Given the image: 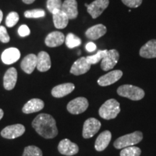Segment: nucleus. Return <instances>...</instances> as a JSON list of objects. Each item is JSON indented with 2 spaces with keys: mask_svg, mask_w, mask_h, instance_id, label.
I'll return each mask as SVG.
<instances>
[{
  "mask_svg": "<svg viewBox=\"0 0 156 156\" xmlns=\"http://www.w3.org/2000/svg\"><path fill=\"white\" fill-rule=\"evenodd\" d=\"M37 56L34 54L27 55L20 64L21 69L27 74H31L36 68Z\"/></svg>",
  "mask_w": 156,
  "mask_h": 156,
  "instance_id": "nucleus-23",
  "label": "nucleus"
},
{
  "mask_svg": "<svg viewBox=\"0 0 156 156\" xmlns=\"http://www.w3.org/2000/svg\"><path fill=\"white\" fill-rule=\"evenodd\" d=\"M23 156H43V153L37 146L30 145L25 147Z\"/></svg>",
  "mask_w": 156,
  "mask_h": 156,
  "instance_id": "nucleus-29",
  "label": "nucleus"
},
{
  "mask_svg": "<svg viewBox=\"0 0 156 156\" xmlns=\"http://www.w3.org/2000/svg\"><path fill=\"white\" fill-rule=\"evenodd\" d=\"M90 67L91 64L87 61L86 57H80L73 63L70 69V73L77 76L83 75L89 71Z\"/></svg>",
  "mask_w": 156,
  "mask_h": 156,
  "instance_id": "nucleus-12",
  "label": "nucleus"
},
{
  "mask_svg": "<svg viewBox=\"0 0 156 156\" xmlns=\"http://www.w3.org/2000/svg\"><path fill=\"white\" fill-rule=\"evenodd\" d=\"M32 126L39 135L45 139H52L58 134V129L54 117L47 114H40L32 122Z\"/></svg>",
  "mask_w": 156,
  "mask_h": 156,
  "instance_id": "nucleus-1",
  "label": "nucleus"
},
{
  "mask_svg": "<svg viewBox=\"0 0 156 156\" xmlns=\"http://www.w3.org/2000/svg\"><path fill=\"white\" fill-rule=\"evenodd\" d=\"M62 6V0H47V2H46V7H47L48 10L51 14L61 10Z\"/></svg>",
  "mask_w": 156,
  "mask_h": 156,
  "instance_id": "nucleus-28",
  "label": "nucleus"
},
{
  "mask_svg": "<svg viewBox=\"0 0 156 156\" xmlns=\"http://www.w3.org/2000/svg\"><path fill=\"white\" fill-rule=\"evenodd\" d=\"M61 10L69 20L77 18L78 15L77 2L76 0H65L62 3Z\"/></svg>",
  "mask_w": 156,
  "mask_h": 156,
  "instance_id": "nucleus-13",
  "label": "nucleus"
},
{
  "mask_svg": "<svg viewBox=\"0 0 156 156\" xmlns=\"http://www.w3.org/2000/svg\"><path fill=\"white\" fill-rule=\"evenodd\" d=\"M112 140V133L108 130H106L98 136L95 142V148L97 151L101 152L104 151L110 143Z\"/></svg>",
  "mask_w": 156,
  "mask_h": 156,
  "instance_id": "nucleus-18",
  "label": "nucleus"
},
{
  "mask_svg": "<svg viewBox=\"0 0 156 156\" xmlns=\"http://www.w3.org/2000/svg\"><path fill=\"white\" fill-rule=\"evenodd\" d=\"M17 80V72L15 67L7 69L4 75V87L7 90H11L15 87Z\"/></svg>",
  "mask_w": 156,
  "mask_h": 156,
  "instance_id": "nucleus-14",
  "label": "nucleus"
},
{
  "mask_svg": "<svg viewBox=\"0 0 156 156\" xmlns=\"http://www.w3.org/2000/svg\"><path fill=\"white\" fill-rule=\"evenodd\" d=\"M20 57V52L17 48H9L2 54V61L5 64H12L18 61Z\"/></svg>",
  "mask_w": 156,
  "mask_h": 156,
  "instance_id": "nucleus-17",
  "label": "nucleus"
},
{
  "mask_svg": "<svg viewBox=\"0 0 156 156\" xmlns=\"http://www.w3.org/2000/svg\"><path fill=\"white\" fill-rule=\"evenodd\" d=\"M142 138H143V134L142 132L136 131L133 133L125 134L119 137L114 142V147L116 149L122 150L123 148L134 146L141 142Z\"/></svg>",
  "mask_w": 156,
  "mask_h": 156,
  "instance_id": "nucleus-3",
  "label": "nucleus"
},
{
  "mask_svg": "<svg viewBox=\"0 0 156 156\" xmlns=\"http://www.w3.org/2000/svg\"><path fill=\"white\" fill-rule=\"evenodd\" d=\"M2 19H3V13H2V12L1 9H0V23H2Z\"/></svg>",
  "mask_w": 156,
  "mask_h": 156,
  "instance_id": "nucleus-38",
  "label": "nucleus"
},
{
  "mask_svg": "<svg viewBox=\"0 0 156 156\" xmlns=\"http://www.w3.org/2000/svg\"><path fill=\"white\" fill-rule=\"evenodd\" d=\"M140 55L145 58H156V40H152L147 41L140 50Z\"/></svg>",
  "mask_w": 156,
  "mask_h": 156,
  "instance_id": "nucleus-21",
  "label": "nucleus"
},
{
  "mask_svg": "<svg viewBox=\"0 0 156 156\" xmlns=\"http://www.w3.org/2000/svg\"><path fill=\"white\" fill-rule=\"evenodd\" d=\"M51 67L50 56L46 51L39 52L37 56L36 68L39 72H46Z\"/></svg>",
  "mask_w": 156,
  "mask_h": 156,
  "instance_id": "nucleus-19",
  "label": "nucleus"
},
{
  "mask_svg": "<svg viewBox=\"0 0 156 156\" xmlns=\"http://www.w3.org/2000/svg\"><path fill=\"white\" fill-rule=\"evenodd\" d=\"M75 85L71 83L61 84V85H56L52 89L51 95L54 98H60L71 93L75 90Z\"/></svg>",
  "mask_w": 156,
  "mask_h": 156,
  "instance_id": "nucleus-16",
  "label": "nucleus"
},
{
  "mask_svg": "<svg viewBox=\"0 0 156 156\" xmlns=\"http://www.w3.org/2000/svg\"><path fill=\"white\" fill-rule=\"evenodd\" d=\"M120 112V103L116 99L112 98L103 103L99 108L98 113L103 119L110 120L116 118Z\"/></svg>",
  "mask_w": 156,
  "mask_h": 156,
  "instance_id": "nucleus-2",
  "label": "nucleus"
},
{
  "mask_svg": "<svg viewBox=\"0 0 156 156\" xmlns=\"http://www.w3.org/2000/svg\"><path fill=\"white\" fill-rule=\"evenodd\" d=\"M89 103L87 98L84 97H78L69 101L67 104V111L72 114H80L85 112L88 108Z\"/></svg>",
  "mask_w": 156,
  "mask_h": 156,
  "instance_id": "nucleus-5",
  "label": "nucleus"
},
{
  "mask_svg": "<svg viewBox=\"0 0 156 156\" xmlns=\"http://www.w3.org/2000/svg\"><path fill=\"white\" fill-rule=\"evenodd\" d=\"M101 124L95 118H89L84 122L83 136L85 139L93 137L101 129Z\"/></svg>",
  "mask_w": 156,
  "mask_h": 156,
  "instance_id": "nucleus-6",
  "label": "nucleus"
},
{
  "mask_svg": "<svg viewBox=\"0 0 156 156\" xmlns=\"http://www.w3.org/2000/svg\"><path fill=\"white\" fill-rule=\"evenodd\" d=\"M53 15V21L54 26L58 29H64L67 26L68 23H69V18L66 15V14L59 10L56 12L54 13Z\"/></svg>",
  "mask_w": 156,
  "mask_h": 156,
  "instance_id": "nucleus-24",
  "label": "nucleus"
},
{
  "mask_svg": "<svg viewBox=\"0 0 156 156\" xmlns=\"http://www.w3.org/2000/svg\"><path fill=\"white\" fill-rule=\"evenodd\" d=\"M44 107V102L39 98H33L28 101L23 107V112L24 114H32V113L40 112Z\"/></svg>",
  "mask_w": 156,
  "mask_h": 156,
  "instance_id": "nucleus-20",
  "label": "nucleus"
},
{
  "mask_svg": "<svg viewBox=\"0 0 156 156\" xmlns=\"http://www.w3.org/2000/svg\"><path fill=\"white\" fill-rule=\"evenodd\" d=\"M123 75L122 71L121 70H113L110 73L106 74V75L101 76L98 80V84L100 86L106 87L108 85H112L117 81L119 80Z\"/></svg>",
  "mask_w": 156,
  "mask_h": 156,
  "instance_id": "nucleus-11",
  "label": "nucleus"
},
{
  "mask_svg": "<svg viewBox=\"0 0 156 156\" xmlns=\"http://www.w3.org/2000/svg\"><path fill=\"white\" fill-rule=\"evenodd\" d=\"M141 149L135 146L123 148L120 152V156H140Z\"/></svg>",
  "mask_w": 156,
  "mask_h": 156,
  "instance_id": "nucleus-26",
  "label": "nucleus"
},
{
  "mask_svg": "<svg viewBox=\"0 0 156 156\" xmlns=\"http://www.w3.org/2000/svg\"><path fill=\"white\" fill-rule=\"evenodd\" d=\"M58 151L62 155L72 156L79 152V147L77 144L71 142L69 139H64L58 143Z\"/></svg>",
  "mask_w": 156,
  "mask_h": 156,
  "instance_id": "nucleus-10",
  "label": "nucleus"
},
{
  "mask_svg": "<svg viewBox=\"0 0 156 156\" xmlns=\"http://www.w3.org/2000/svg\"><path fill=\"white\" fill-rule=\"evenodd\" d=\"M108 50H100L97 52L96 54L93 56H88L86 57L87 61L90 64H95L98 62H99L104 58V56L106 55Z\"/></svg>",
  "mask_w": 156,
  "mask_h": 156,
  "instance_id": "nucleus-27",
  "label": "nucleus"
},
{
  "mask_svg": "<svg viewBox=\"0 0 156 156\" xmlns=\"http://www.w3.org/2000/svg\"><path fill=\"white\" fill-rule=\"evenodd\" d=\"M9 40H10V38H9L7 29L4 26L0 25V41L6 44V43H8Z\"/></svg>",
  "mask_w": 156,
  "mask_h": 156,
  "instance_id": "nucleus-32",
  "label": "nucleus"
},
{
  "mask_svg": "<svg viewBox=\"0 0 156 156\" xmlns=\"http://www.w3.org/2000/svg\"><path fill=\"white\" fill-rule=\"evenodd\" d=\"M19 20V15L17 14L16 12H12L7 16L6 18V25L8 28H12L14 27L17 24Z\"/></svg>",
  "mask_w": 156,
  "mask_h": 156,
  "instance_id": "nucleus-31",
  "label": "nucleus"
},
{
  "mask_svg": "<svg viewBox=\"0 0 156 156\" xmlns=\"http://www.w3.org/2000/svg\"><path fill=\"white\" fill-rule=\"evenodd\" d=\"M30 34V28L26 25H23L18 28V34L21 37L28 36Z\"/></svg>",
  "mask_w": 156,
  "mask_h": 156,
  "instance_id": "nucleus-34",
  "label": "nucleus"
},
{
  "mask_svg": "<svg viewBox=\"0 0 156 156\" xmlns=\"http://www.w3.org/2000/svg\"><path fill=\"white\" fill-rule=\"evenodd\" d=\"M65 41V37L62 32L54 31L50 33L45 39V44L48 47H57Z\"/></svg>",
  "mask_w": 156,
  "mask_h": 156,
  "instance_id": "nucleus-15",
  "label": "nucleus"
},
{
  "mask_svg": "<svg viewBox=\"0 0 156 156\" xmlns=\"http://www.w3.org/2000/svg\"><path fill=\"white\" fill-rule=\"evenodd\" d=\"M36 0H23V2L25 4H28V5H30V4L34 3Z\"/></svg>",
  "mask_w": 156,
  "mask_h": 156,
  "instance_id": "nucleus-36",
  "label": "nucleus"
},
{
  "mask_svg": "<svg viewBox=\"0 0 156 156\" xmlns=\"http://www.w3.org/2000/svg\"><path fill=\"white\" fill-rule=\"evenodd\" d=\"M106 27L103 24H98L90 27L85 32V36L90 40H97L106 34Z\"/></svg>",
  "mask_w": 156,
  "mask_h": 156,
  "instance_id": "nucleus-22",
  "label": "nucleus"
},
{
  "mask_svg": "<svg viewBox=\"0 0 156 156\" xmlns=\"http://www.w3.org/2000/svg\"><path fill=\"white\" fill-rule=\"evenodd\" d=\"M117 93L122 97L127 98L132 101L142 100L145 97V91L139 87L132 85H123L117 89Z\"/></svg>",
  "mask_w": 156,
  "mask_h": 156,
  "instance_id": "nucleus-4",
  "label": "nucleus"
},
{
  "mask_svg": "<svg viewBox=\"0 0 156 156\" xmlns=\"http://www.w3.org/2000/svg\"><path fill=\"white\" fill-rule=\"evenodd\" d=\"M66 46L69 48H73L75 47L80 46L82 44L81 39L79 37L75 36L73 34H68V35L65 38Z\"/></svg>",
  "mask_w": 156,
  "mask_h": 156,
  "instance_id": "nucleus-25",
  "label": "nucleus"
},
{
  "mask_svg": "<svg viewBox=\"0 0 156 156\" xmlns=\"http://www.w3.org/2000/svg\"><path fill=\"white\" fill-rule=\"evenodd\" d=\"M109 5V0H95L90 5L85 4L87 12L93 19L97 18L103 12Z\"/></svg>",
  "mask_w": 156,
  "mask_h": 156,
  "instance_id": "nucleus-7",
  "label": "nucleus"
},
{
  "mask_svg": "<svg viewBox=\"0 0 156 156\" xmlns=\"http://www.w3.org/2000/svg\"><path fill=\"white\" fill-rule=\"evenodd\" d=\"M122 2L130 8H136L141 5L142 0H122Z\"/></svg>",
  "mask_w": 156,
  "mask_h": 156,
  "instance_id": "nucleus-33",
  "label": "nucleus"
},
{
  "mask_svg": "<svg viewBox=\"0 0 156 156\" xmlns=\"http://www.w3.org/2000/svg\"><path fill=\"white\" fill-rule=\"evenodd\" d=\"M119 59V54L116 49L107 51L106 55L101 60V67L103 71H108L114 68Z\"/></svg>",
  "mask_w": 156,
  "mask_h": 156,
  "instance_id": "nucleus-8",
  "label": "nucleus"
},
{
  "mask_svg": "<svg viewBox=\"0 0 156 156\" xmlns=\"http://www.w3.org/2000/svg\"><path fill=\"white\" fill-rule=\"evenodd\" d=\"M25 132V128L23 124H13L4 128L1 132V136L5 139L12 140L22 136Z\"/></svg>",
  "mask_w": 156,
  "mask_h": 156,
  "instance_id": "nucleus-9",
  "label": "nucleus"
},
{
  "mask_svg": "<svg viewBox=\"0 0 156 156\" xmlns=\"http://www.w3.org/2000/svg\"><path fill=\"white\" fill-rule=\"evenodd\" d=\"M24 15L27 18H39V17H44L46 15V12L42 9H35L25 11Z\"/></svg>",
  "mask_w": 156,
  "mask_h": 156,
  "instance_id": "nucleus-30",
  "label": "nucleus"
},
{
  "mask_svg": "<svg viewBox=\"0 0 156 156\" xmlns=\"http://www.w3.org/2000/svg\"><path fill=\"white\" fill-rule=\"evenodd\" d=\"M85 48H86V50L87 51L89 52H93L96 49V45H95L94 43L93 42H89L87 43L86 44V46H85Z\"/></svg>",
  "mask_w": 156,
  "mask_h": 156,
  "instance_id": "nucleus-35",
  "label": "nucleus"
},
{
  "mask_svg": "<svg viewBox=\"0 0 156 156\" xmlns=\"http://www.w3.org/2000/svg\"><path fill=\"white\" fill-rule=\"evenodd\" d=\"M3 116H4V112H3V110H2V108H0V120H1L2 119Z\"/></svg>",
  "mask_w": 156,
  "mask_h": 156,
  "instance_id": "nucleus-37",
  "label": "nucleus"
}]
</instances>
